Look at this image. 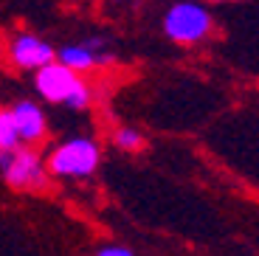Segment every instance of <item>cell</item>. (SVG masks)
Listing matches in <instances>:
<instances>
[{"mask_svg":"<svg viewBox=\"0 0 259 256\" xmlns=\"http://www.w3.org/2000/svg\"><path fill=\"white\" fill-rule=\"evenodd\" d=\"M113 141H116V147H118V149H127V152H136V149H141V147H144L141 133H138V130H133V127H121V130H116Z\"/></svg>","mask_w":259,"mask_h":256,"instance_id":"cell-9","label":"cell"},{"mask_svg":"<svg viewBox=\"0 0 259 256\" xmlns=\"http://www.w3.org/2000/svg\"><path fill=\"white\" fill-rule=\"evenodd\" d=\"M57 57H59V62L68 65V68L76 71V73L93 71V68H102V65L116 62L113 51H96V48H91V45H84V42L62 45V48H57Z\"/></svg>","mask_w":259,"mask_h":256,"instance_id":"cell-7","label":"cell"},{"mask_svg":"<svg viewBox=\"0 0 259 256\" xmlns=\"http://www.w3.org/2000/svg\"><path fill=\"white\" fill-rule=\"evenodd\" d=\"M20 144L12 110H0V149H14Z\"/></svg>","mask_w":259,"mask_h":256,"instance_id":"cell-8","label":"cell"},{"mask_svg":"<svg viewBox=\"0 0 259 256\" xmlns=\"http://www.w3.org/2000/svg\"><path fill=\"white\" fill-rule=\"evenodd\" d=\"M0 175L12 189H23V192H34L48 183L46 160L31 147H20V144L14 149H0Z\"/></svg>","mask_w":259,"mask_h":256,"instance_id":"cell-4","label":"cell"},{"mask_svg":"<svg viewBox=\"0 0 259 256\" xmlns=\"http://www.w3.org/2000/svg\"><path fill=\"white\" fill-rule=\"evenodd\" d=\"M14 115V127H17L20 144H37L46 138V113L39 110L37 102L20 99L14 102V107H9Z\"/></svg>","mask_w":259,"mask_h":256,"instance_id":"cell-6","label":"cell"},{"mask_svg":"<svg viewBox=\"0 0 259 256\" xmlns=\"http://www.w3.org/2000/svg\"><path fill=\"white\" fill-rule=\"evenodd\" d=\"M96 256H136L130 248H124V245H104V248L96 250Z\"/></svg>","mask_w":259,"mask_h":256,"instance_id":"cell-10","label":"cell"},{"mask_svg":"<svg viewBox=\"0 0 259 256\" xmlns=\"http://www.w3.org/2000/svg\"><path fill=\"white\" fill-rule=\"evenodd\" d=\"M214 23L206 6L194 0H181L163 14V31L178 45H197L211 34Z\"/></svg>","mask_w":259,"mask_h":256,"instance_id":"cell-3","label":"cell"},{"mask_svg":"<svg viewBox=\"0 0 259 256\" xmlns=\"http://www.w3.org/2000/svg\"><path fill=\"white\" fill-rule=\"evenodd\" d=\"M34 90L39 93V99L51 104H65L68 110H84L91 104V88L76 71L62 62H48L37 68Z\"/></svg>","mask_w":259,"mask_h":256,"instance_id":"cell-1","label":"cell"},{"mask_svg":"<svg viewBox=\"0 0 259 256\" xmlns=\"http://www.w3.org/2000/svg\"><path fill=\"white\" fill-rule=\"evenodd\" d=\"M9 57L17 68L37 71V68L57 59V48L51 42H46L42 37H37V34H17L9 45Z\"/></svg>","mask_w":259,"mask_h":256,"instance_id":"cell-5","label":"cell"},{"mask_svg":"<svg viewBox=\"0 0 259 256\" xmlns=\"http://www.w3.org/2000/svg\"><path fill=\"white\" fill-rule=\"evenodd\" d=\"M99 160H102L99 144L88 135H73L51 149L46 169L48 175H57V178H91L96 172Z\"/></svg>","mask_w":259,"mask_h":256,"instance_id":"cell-2","label":"cell"},{"mask_svg":"<svg viewBox=\"0 0 259 256\" xmlns=\"http://www.w3.org/2000/svg\"><path fill=\"white\" fill-rule=\"evenodd\" d=\"M121 3H124V0H121Z\"/></svg>","mask_w":259,"mask_h":256,"instance_id":"cell-11","label":"cell"}]
</instances>
